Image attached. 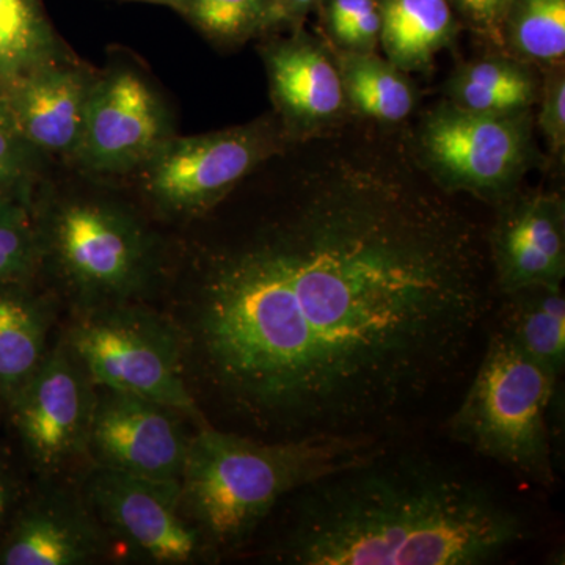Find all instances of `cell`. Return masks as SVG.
I'll list each match as a JSON object with an SVG mask.
<instances>
[{
    "label": "cell",
    "mask_w": 565,
    "mask_h": 565,
    "mask_svg": "<svg viewBox=\"0 0 565 565\" xmlns=\"http://www.w3.org/2000/svg\"><path fill=\"white\" fill-rule=\"evenodd\" d=\"M286 154L196 256L174 321L185 375L253 437L393 438L484 327V234L394 137L337 126Z\"/></svg>",
    "instance_id": "obj_1"
},
{
    "label": "cell",
    "mask_w": 565,
    "mask_h": 565,
    "mask_svg": "<svg viewBox=\"0 0 565 565\" xmlns=\"http://www.w3.org/2000/svg\"><path fill=\"white\" fill-rule=\"evenodd\" d=\"M267 563L487 565L533 541L520 501L446 457L386 445L275 509Z\"/></svg>",
    "instance_id": "obj_2"
},
{
    "label": "cell",
    "mask_w": 565,
    "mask_h": 565,
    "mask_svg": "<svg viewBox=\"0 0 565 565\" xmlns=\"http://www.w3.org/2000/svg\"><path fill=\"white\" fill-rule=\"evenodd\" d=\"M393 438L264 440L207 423L196 427L180 478L182 515L214 556L243 552L285 498L374 456Z\"/></svg>",
    "instance_id": "obj_3"
},
{
    "label": "cell",
    "mask_w": 565,
    "mask_h": 565,
    "mask_svg": "<svg viewBox=\"0 0 565 565\" xmlns=\"http://www.w3.org/2000/svg\"><path fill=\"white\" fill-rule=\"evenodd\" d=\"M40 280L74 311L145 302L166 270V245L128 203L102 193H51L33 200Z\"/></svg>",
    "instance_id": "obj_4"
},
{
    "label": "cell",
    "mask_w": 565,
    "mask_h": 565,
    "mask_svg": "<svg viewBox=\"0 0 565 565\" xmlns=\"http://www.w3.org/2000/svg\"><path fill=\"white\" fill-rule=\"evenodd\" d=\"M559 379L494 326L473 381L449 418V437L525 481L555 484L550 412Z\"/></svg>",
    "instance_id": "obj_5"
},
{
    "label": "cell",
    "mask_w": 565,
    "mask_h": 565,
    "mask_svg": "<svg viewBox=\"0 0 565 565\" xmlns=\"http://www.w3.org/2000/svg\"><path fill=\"white\" fill-rule=\"evenodd\" d=\"M96 386L139 394L207 424L189 386L177 322L145 302L74 311L58 332Z\"/></svg>",
    "instance_id": "obj_6"
},
{
    "label": "cell",
    "mask_w": 565,
    "mask_h": 565,
    "mask_svg": "<svg viewBox=\"0 0 565 565\" xmlns=\"http://www.w3.org/2000/svg\"><path fill=\"white\" fill-rule=\"evenodd\" d=\"M289 143L277 117L199 136L174 134L132 177L156 214L192 222L217 210L241 182Z\"/></svg>",
    "instance_id": "obj_7"
},
{
    "label": "cell",
    "mask_w": 565,
    "mask_h": 565,
    "mask_svg": "<svg viewBox=\"0 0 565 565\" xmlns=\"http://www.w3.org/2000/svg\"><path fill=\"white\" fill-rule=\"evenodd\" d=\"M411 147L441 191L497 203L514 193L534 161L530 111L481 114L451 102L427 111Z\"/></svg>",
    "instance_id": "obj_8"
},
{
    "label": "cell",
    "mask_w": 565,
    "mask_h": 565,
    "mask_svg": "<svg viewBox=\"0 0 565 565\" xmlns=\"http://www.w3.org/2000/svg\"><path fill=\"white\" fill-rule=\"evenodd\" d=\"M96 385L62 338L7 404L6 423L35 479L79 473L87 465Z\"/></svg>",
    "instance_id": "obj_9"
},
{
    "label": "cell",
    "mask_w": 565,
    "mask_h": 565,
    "mask_svg": "<svg viewBox=\"0 0 565 565\" xmlns=\"http://www.w3.org/2000/svg\"><path fill=\"white\" fill-rule=\"evenodd\" d=\"M82 494L126 559L143 564L217 563L202 535L182 515L180 481H156L85 465Z\"/></svg>",
    "instance_id": "obj_10"
},
{
    "label": "cell",
    "mask_w": 565,
    "mask_h": 565,
    "mask_svg": "<svg viewBox=\"0 0 565 565\" xmlns=\"http://www.w3.org/2000/svg\"><path fill=\"white\" fill-rule=\"evenodd\" d=\"M174 134L161 92L137 66L115 63L98 71L70 166L93 178L132 177Z\"/></svg>",
    "instance_id": "obj_11"
},
{
    "label": "cell",
    "mask_w": 565,
    "mask_h": 565,
    "mask_svg": "<svg viewBox=\"0 0 565 565\" xmlns=\"http://www.w3.org/2000/svg\"><path fill=\"white\" fill-rule=\"evenodd\" d=\"M182 412L139 394L96 386L87 465L118 473L180 481L192 435Z\"/></svg>",
    "instance_id": "obj_12"
},
{
    "label": "cell",
    "mask_w": 565,
    "mask_h": 565,
    "mask_svg": "<svg viewBox=\"0 0 565 565\" xmlns=\"http://www.w3.org/2000/svg\"><path fill=\"white\" fill-rule=\"evenodd\" d=\"M114 550L77 478L36 479L0 535V565H92Z\"/></svg>",
    "instance_id": "obj_13"
},
{
    "label": "cell",
    "mask_w": 565,
    "mask_h": 565,
    "mask_svg": "<svg viewBox=\"0 0 565 565\" xmlns=\"http://www.w3.org/2000/svg\"><path fill=\"white\" fill-rule=\"evenodd\" d=\"M498 204L486 237L494 289L505 296L527 286L561 285L565 275L563 196L511 193Z\"/></svg>",
    "instance_id": "obj_14"
},
{
    "label": "cell",
    "mask_w": 565,
    "mask_h": 565,
    "mask_svg": "<svg viewBox=\"0 0 565 565\" xmlns=\"http://www.w3.org/2000/svg\"><path fill=\"white\" fill-rule=\"evenodd\" d=\"M270 96L289 140L330 131L343 122V82L329 50L302 31L262 47Z\"/></svg>",
    "instance_id": "obj_15"
},
{
    "label": "cell",
    "mask_w": 565,
    "mask_h": 565,
    "mask_svg": "<svg viewBox=\"0 0 565 565\" xmlns=\"http://www.w3.org/2000/svg\"><path fill=\"white\" fill-rule=\"evenodd\" d=\"M96 76L74 57L29 74L0 95L11 125L43 161L70 163L76 154Z\"/></svg>",
    "instance_id": "obj_16"
},
{
    "label": "cell",
    "mask_w": 565,
    "mask_h": 565,
    "mask_svg": "<svg viewBox=\"0 0 565 565\" xmlns=\"http://www.w3.org/2000/svg\"><path fill=\"white\" fill-rule=\"evenodd\" d=\"M61 308L41 280L0 282V392L7 404L50 352Z\"/></svg>",
    "instance_id": "obj_17"
},
{
    "label": "cell",
    "mask_w": 565,
    "mask_h": 565,
    "mask_svg": "<svg viewBox=\"0 0 565 565\" xmlns=\"http://www.w3.org/2000/svg\"><path fill=\"white\" fill-rule=\"evenodd\" d=\"M385 58L396 68L423 71L456 31L448 0H377Z\"/></svg>",
    "instance_id": "obj_18"
},
{
    "label": "cell",
    "mask_w": 565,
    "mask_h": 565,
    "mask_svg": "<svg viewBox=\"0 0 565 565\" xmlns=\"http://www.w3.org/2000/svg\"><path fill=\"white\" fill-rule=\"evenodd\" d=\"M74 57L43 0H0V95L29 74Z\"/></svg>",
    "instance_id": "obj_19"
},
{
    "label": "cell",
    "mask_w": 565,
    "mask_h": 565,
    "mask_svg": "<svg viewBox=\"0 0 565 565\" xmlns=\"http://www.w3.org/2000/svg\"><path fill=\"white\" fill-rule=\"evenodd\" d=\"M498 326L520 348L559 375L565 364V297L561 285H535L505 294Z\"/></svg>",
    "instance_id": "obj_20"
},
{
    "label": "cell",
    "mask_w": 565,
    "mask_h": 565,
    "mask_svg": "<svg viewBox=\"0 0 565 565\" xmlns=\"http://www.w3.org/2000/svg\"><path fill=\"white\" fill-rule=\"evenodd\" d=\"M345 103L360 117L379 125H399L416 106L407 73L374 52L341 51L337 57Z\"/></svg>",
    "instance_id": "obj_21"
},
{
    "label": "cell",
    "mask_w": 565,
    "mask_h": 565,
    "mask_svg": "<svg viewBox=\"0 0 565 565\" xmlns=\"http://www.w3.org/2000/svg\"><path fill=\"white\" fill-rule=\"evenodd\" d=\"M448 102L481 114L530 111L537 99L533 73L515 57H486L456 70L448 82Z\"/></svg>",
    "instance_id": "obj_22"
},
{
    "label": "cell",
    "mask_w": 565,
    "mask_h": 565,
    "mask_svg": "<svg viewBox=\"0 0 565 565\" xmlns=\"http://www.w3.org/2000/svg\"><path fill=\"white\" fill-rule=\"evenodd\" d=\"M503 40L519 61H563L565 0H511L501 28Z\"/></svg>",
    "instance_id": "obj_23"
},
{
    "label": "cell",
    "mask_w": 565,
    "mask_h": 565,
    "mask_svg": "<svg viewBox=\"0 0 565 565\" xmlns=\"http://www.w3.org/2000/svg\"><path fill=\"white\" fill-rule=\"evenodd\" d=\"M177 13L218 46H236L274 29V0H180Z\"/></svg>",
    "instance_id": "obj_24"
},
{
    "label": "cell",
    "mask_w": 565,
    "mask_h": 565,
    "mask_svg": "<svg viewBox=\"0 0 565 565\" xmlns=\"http://www.w3.org/2000/svg\"><path fill=\"white\" fill-rule=\"evenodd\" d=\"M40 280L33 203L0 193V282Z\"/></svg>",
    "instance_id": "obj_25"
},
{
    "label": "cell",
    "mask_w": 565,
    "mask_h": 565,
    "mask_svg": "<svg viewBox=\"0 0 565 565\" xmlns=\"http://www.w3.org/2000/svg\"><path fill=\"white\" fill-rule=\"evenodd\" d=\"M44 162L21 139L0 103V193L33 203Z\"/></svg>",
    "instance_id": "obj_26"
},
{
    "label": "cell",
    "mask_w": 565,
    "mask_h": 565,
    "mask_svg": "<svg viewBox=\"0 0 565 565\" xmlns=\"http://www.w3.org/2000/svg\"><path fill=\"white\" fill-rule=\"evenodd\" d=\"M539 126L555 156H564L565 148V77L555 71L545 85Z\"/></svg>",
    "instance_id": "obj_27"
},
{
    "label": "cell",
    "mask_w": 565,
    "mask_h": 565,
    "mask_svg": "<svg viewBox=\"0 0 565 565\" xmlns=\"http://www.w3.org/2000/svg\"><path fill=\"white\" fill-rule=\"evenodd\" d=\"M31 487L14 460L0 448V535L17 515Z\"/></svg>",
    "instance_id": "obj_28"
},
{
    "label": "cell",
    "mask_w": 565,
    "mask_h": 565,
    "mask_svg": "<svg viewBox=\"0 0 565 565\" xmlns=\"http://www.w3.org/2000/svg\"><path fill=\"white\" fill-rule=\"evenodd\" d=\"M465 20L482 35L501 41V28L511 0H452Z\"/></svg>",
    "instance_id": "obj_29"
},
{
    "label": "cell",
    "mask_w": 565,
    "mask_h": 565,
    "mask_svg": "<svg viewBox=\"0 0 565 565\" xmlns=\"http://www.w3.org/2000/svg\"><path fill=\"white\" fill-rule=\"evenodd\" d=\"M319 0H274V29L297 24Z\"/></svg>",
    "instance_id": "obj_30"
},
{
    "label": "cell",
    "mask_w": 565,
    "mask_h": 565,
    "mask_svg": "<svg viewBox=\"0 0 565 565\" xmlns=\"http://www.w3.org/2000/svg\"><path fill=\"white\" fill-rule=\"evenodd\" d=\"M121 2L152 3V6L169 7V9L174 11L180 7V0H121Z\"/></svg>",
    "instance_id": "obj_31"
},
{
    "label": "cell",
    "mask_w": 565,
    "mask_h": 565,
    "mask_svg": "<svg viewBox=\"0 0 565 565\" xmlns=\"http://www.w3.org/2000/svg\"><path fill=\"white\" fill-rule=\"evenodd\" d=\"M6 414H7V401L3 397L2 392H0V426L6 423Z\"/></svg>",
    "instance_id": "obj_32"
}]
</instances>
